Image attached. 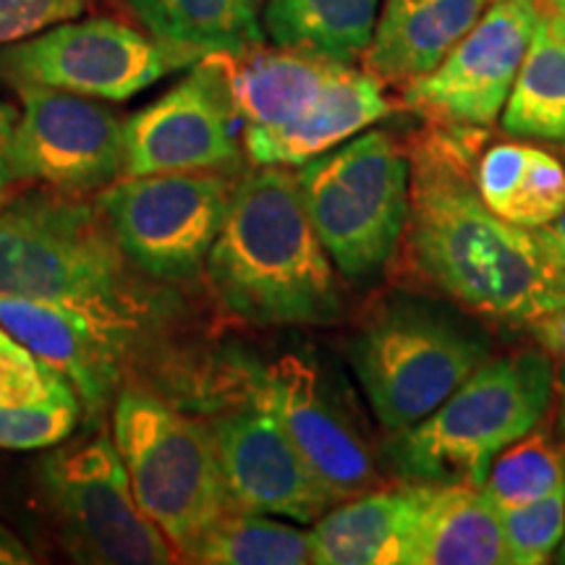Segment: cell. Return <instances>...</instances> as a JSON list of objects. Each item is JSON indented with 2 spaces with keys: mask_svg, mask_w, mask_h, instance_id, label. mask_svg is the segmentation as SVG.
Listing matches in <instances>:
<instances>
[{
  "mask_svg": "<svg viewBox=\"0 0 565 565\" xmlns=\"http://www.w3.org/2000/svg\"><path fill=\"white\" fill-rule=\"evenodd\" d=\"M217 458L236 511L282 515L315 524L338 505L322 479L296 448L282 424L252 401L210 422Z\"/></svg>",
  "mask_w": 565,
  "mask_h": 565,
  "instance_id": "15",
  "label": "cell"
},
{
  "mask_svg": "<svg viewBox=\"0 0 565 565\" xmlns=\"http://www.w3.org/2000/svg\"><path fill=\"white\" fill-rule=\"evenodd\" d=\"M42 503L71 561L92 565L175 563V550L134 498L113 433L55 445L38 466Z\"/></svg>",
  "mask_w": 565,
  "mask_h": 565,
  "instance_id": "8",
  "label": "cell"
},
{
  "mask_svg": "<svg viewBox=\"0 0 565 565\" xmlns=\"http://www.w3.org/2000/svg\"><path fill=\"white\" fill-rule=\"evenodd\" d=\"M202 58L189 47L141 34L124 21L87 19L63 21L30 40L13 42L0 55V68L17 84L124 103Z\"/></svg>",
  "mask_w": 565,
  "mask_h": 565,
  "instance_id": "10",
  "label": "cell"
},
{
  "mask_svg": "<svg viewBox=\"0 0 565 565\" xmlns=\"http://www.w3.org/2000/svg\"><path fill=\"white\" fill-rule=\"evenodd\" d=\"M416 482L343 500L312 524L317 565H406Z\"/></svg>",
  "mask_w": 565,
  "mask_h": 565,
  "instance_id": "21",
  "label": "cell"
},
{
  "mask_svg": "<svg viewBox=\"0 0 565 565\" xmlns=\"http://www.w3.org/2000/svg\"><path fill=\"white\" fill-rule=\"evenodd\" d=\"M547 6H553L555 11H563L565 13V0H547Z\"/></svg>",
  "mask_w": 565,
  "mask_h": 565,
  "instance_id": "38",
  "label": "cell"
},
{
  "mask_svg": "<svg viewBox=\"0 0 565 565\" xmlns=\"http://www.w3.org/2000/svg\"><path fill=\"white\" fill-rule=\"evenodd\" d=\"M152 38L200 55L244 53L263 45L259 0H126Z\"/></svg>",
  "mask_w": 565,
  "mask_h": 565,
  "instance_id": "25",
  "label": "cell"
},
{
  "mask_svg": "<svg viewBox=\"0 0 565 565\" xmlns=\"http://www.w3.org/2000/svg\"><path fill=\"white\" fill-rule=\"evenodd\" d=\"M21 116L6 150L13 181H38L68 194L103 192L126 173L124 124L92 97L17 84Z\"/></svg>",
  "mask_w": 565,
  "mask_h": 565,
  "instance_id": "11",
  "label": "cell"
},
{
  "mask_svg": "<svg viewBox=\"0 0 565 565\" xmlns=\"http://www.w3.org/2000/svg\"><path fill=\"white\" fill-rule=\"evenodd\" d=\"M511 137L565 147V13L553 6L536 13L526 55L503 108Z\"/></svg>",
  "mask_w": 565,
  "mask_h": 565,
  "instance_id": "23",
  "label": "cell"
},
{
  "mask_svg": "<svg viewBox=\"0 0 565 565\" xmlns=\"http://www.w3.org/2000/svg\"><path fill=\"white\" fill-rule=\"evenodd\" d=\"M221 63L225 87L238 121L246 129L288 124L312 105L343 63L322 55L257 45L244 53H212Z\"/></svg>",
  "mask_w": 565,
  "mask_h": 565,
  "instance_id": "20",
  "label": "cell"
},
{
  "mask_svg": "<svg viewBox=\"0 0 565 565\" xmlns=\"http://www.w3.org/2000/svg\"><path fill=\"white\" fill-rule=\"evenodd\" d=\"M66 377L40 362L0 324V406L45 401L66 387Z\"/></svg>",
  "mask_w": 565,
  "mask_h": 565,
  "instance_id": "30",
  "label": "cell"
},
{
  "mask_svg": "<svg viewBox=\"0 0 565 565\" xmlns=\"http://www.w3.org/2000/svg\"><path fill=\"white\" fill-rule=\"evenodd\" d=\"M526 330L555 364V385H565V301L553 312L526 322Z\"/></svg>",
  "mask_w": 565,
  "mask_h": 565,
  "instance_id": "32",
  "label": "cell"
},
{
  "mask_svg": "<svg viewBox=\"0 0 565 565\" xmlns=\"http://www.w3.org/2000/svg\"><path fill=\"white\" fill-rule=\"evenodd\" d=\"M113 440L139 508L183 561L221 515L236 511L207 422L126 385L113 401Z\"/></svg>",
  "mask_w": 565,
  "mask_h": 565,
  "instance_id": "6",
  "label": "cell"
},
{
  "mask_svg": "<svg viewBox=\"0 0 565 565\" xmlns=\"http://www.w3.org/2000/svg\"><path fill=\"white\" fill-rule=\"evenodd\" d=\"M565 479V445L553 433L534 427L532 433L500 450L482 490L500 511H511L545 498Z\"/></svg>",
  "mask_w": 565,
  "mask_h": 565,
  "instance_id": "27",
  "label": "cell"
},
{
  "mask_svg": "<svg viewBox=\"0 0 565 565\" xmlns=\"http://www.w3.org/2000/svg\"><path fill=\"white\" fill-rule=\"evenodd\" d=\"M511 3H540V0H511Z\"/></svg>",
  "mask_w": 565,
  "mask_h": 565,
  "instance_id": "39",
  "label": "cell"
},
{
  "mask_svg": "<svg viewBox=\"0 0 565 565\" xmlns=\"http://www.w3.org/2000/svg\"><path fill=\"white\" fill-rule=\"evenodd\" d=\"M393 113L385 84L343 63L330 76L320 97L288 124L273 129H246L244 150L254 166L299 168L320 158Z\"/></svg>",
  "mask_w": 565,
  "mask_h": 565,
  "instance_id": "17",
  "label": "cell"
},
{
  "mask_svg": "<svg viewBox=\"0 0 565 565\" xmlns=\"http://www.w3.org/2000/svg\"><path fill=\"white\" fill-rule=\"evenodd\" d=\"M0 294L129 324L137 312L126 257L97 204L51 186L0 204Z\"/></svg>",
  "mask_w": 565,
  "mask_h": 565,
  "instance_id": "4",
  "label": "cell"
},
{
  "mask_svg": "<svg viewBox=\"0 0 565 565\" xmlns=\"http://www.w3.org/2000/svg\"><path fill=\"white\" fill-rule=\"evenodd\" d=\"M534 233H536V238H540V244L547 249L550 257H553L555 263L565 270V207L553 223L545 225V228L534 231Z\"/></svg>",
  "mask_w": 565,
  "mask_h": 565,
  "instance_id": "33",
  "label": "cell"
},
{
  "mask_svg": "<svg viewBox=\"0 0 565 565\" xmlns=\"http://www.w3.org/2000/svg\"><path fill=\"white\" fill-rule=\"evenodd\" d=\"M475 181L487 207L521 228L540 231L565 207V162L521 141L479 152Z\"/></svg>",
  "mask_w": 565,
  "mask_h": 565,
  "instance_id": "22",
  "label": "cell"
},
{
  "mask_svg": "<svg viewBox=\"0 0 565 565\" xmlns=\"http://www.w3.org/2000/svg\"><path fill=\"white\" fill-rule=\"evenodd\" d=\"M383 0H267L263 30L278 47L338 63L362 61Z\"/></svg>",
  "mask_w": 565,
  "mask_h": 565,
  "instance_id": "24",
  "label": "cell"
},
{
  "mask_svg": "<svg viewBox=\"0 0 565 565\" xmlns=\"http://www.w3.org/2000/svg\"><path fill=\"white\" fill-rule=\"evenodd\" d=\"M82 401L74 387L45 401L19 406H0V448L42 450L68 440L82 419Z\"/></svg>",
  "mask_w": 565,
  "mask_h": 565,
  "instance_id": "28",
  "label": "cell"
},
{
  "mask_svg": "<svg viewBox=\"0 0 565 565\" xmlns=\"http://www.w3.org/2000/svg\"><path fill=\"white\" fill-rule=\"evenodd\" d=\"M204 273L217 301L259 328L330 324L343 315L335 265L288 168L254 166L233 183Z\"/></svg>",
  "mask_w": 565,
  "mask_h": 565,
  "instance_id": "2",
  "label": "cell"
},
{
  "mask_svg": "<svg viewBox=\"0 0 565 565\" xmlns=\"http://www.w3.org/2000/svg\"><path fill=\"white\" fill-rule=\"evenodd\" d=\"M406 565H511L500 508L477 484L416 482Z\"/></svg>",
  "mask_w": 565,
  "mask_h": 565,
  "instance_id": "19",
  "label": "cell"
},
{
  "mask_svg": "<svg viewBox=\"0 0 565 565\" xmlns=\"http://www.w3.org/2000/svg\"><path fill=\"white\" fill-rule=\"evenodd\" d=\"M555 398H557V429L565 435V385H555Z\"/></svg>",
  "mask_w": 565,
  "mask_h": 565,
  "instance_id": "36",
  "label": "cell"
},
{
  "mask_svg": "<svg viewBox=\"0 0 565 565\" xmlns=\"http://www.w3.org/2000/svg\"><path fill=\"white\" fill-rule=\"evenodd\" d=\"M3 196H6V194H3V189H0V204H3Z\"/></svg>",
  "mask_w": 565,
  "mask_h": 565,
  "instance_id": "40",
  "label": "cell"
},
{
  "mask_svg": "<svg viewBox=\"0 0 565 565\" xmlns=\"http://www.w3.org/2000/svg\"><path fill=\"white\" fill-rule=\"evenodd\" d=\"M87 0H0V45L24 42L34 34L79 19Z\"/></svg>",
  "mask_w": 565,
  "mask_h": 565,
  "instance_id": "31",
  "label": "cell"
},
{
  "mask_svg": "<svg viewBox=\"0 0 565 565\" xmlns=\"http://www.w3.org/2000/svg\"><path fill=\"white\" fill-rule=\"evenodd\" d=\"M186 561L202 565H307L315 563L312 534L265 513L228 511L196 540Z\"/></svg>",
  "mask_w": 565,
  "mask_h": 565,
  "instance_id": "26",
  "label": "cell"
},
{
  "mask_svg": "<svg viewBox=\"0 0 565 565\" xmlns=\"http://www.w3.org/2000/svg\"><path fill=\"white\" fill-rule=\"evenodd\" d=\"M233 121L221 63L204 55L160 100L124 121V175L228 171L242 154Z\"/></svg>",
  "mask_w": 565,
  "mask_h": 565,
  "instance_id": "14",
  "label": "cell"
},
{
  "mask_svg": "<svg viewBox=\"0 0 565 565\" xmlns=\"http://www.w3.org/2000/svg\"><path fill=\"white\" fill-rule=\"evenodd\" d=\"M490 0H383L362 68L404 89L429 74L484 17Z\"/></svg>",
  "mask_w": 565,
  "mask_h": 565,
  "instance_id": "18",
  "label": "cell"
},
{
  "mask_svg": "<svg viewBox=\"0 0 565 565\" xmlns=\"http://www.w3.org/2000/svg\"><path fill=\"white\" fill-rule=\"evenodd\" d=\"M500 515L511 565L550 563L565 536V479L545 498Z\"/></svg>",
  "mask_w": 565,
  "mask_h": 565,
  "instance_id": "29",
  "label": "cell"
},
{
  "mask_svg": "<svg viewBox=\"0 0 565 565\" xmlns=\"http://www.w3.org/2000/svg\"><path fill=\"white\" fill-rule=\"evenodd\" d=\"M0 324L40 362L63 374L92 416L113 406L124 380L129 322L66 303L0 294Z\"/></svg>",
  "mask_w": 565,
  "mask_h": 565,
  "instance_id": "16",
  "label": "cell"
},
{
  "mask_svg": "<svg viewBox=\"0 0 565 565\" xmlns=\"http://www.w3.org/2000/svg\"><path fill=\"white\" fill-rule=\"evenodd\" d=\"M294 175L335 270L351 282L383 273L406 238L412 212V162L401 141L366 129Z\"/></svg>",
  "mask_w": 565,
  "mask_h": 565,
  "instance_id": "5",
  "label": "cell"
},
{
  "mask_svg": "<svg viewBox=\"0 0 565 565\" xmlns=\"http://www.w3.org/2000/svg\"><path fill=\"white\" fill-rule=\"evenodd\" d=\"M233 183L223 171L124 175L97 196L118 249L158 280H192L223 228Z\"/></svg>",
  "mask_w": 565,
  "mask_h": 565,
  "instance_id": "9",
  "label": "cell"
},
{
  "mask_svg": "<svg viewBox=\"0 0 565 565\" xmlns=\"http://www.w3.org/2000/svg\"><path fill=\"white\" fill-rule=\"evenodd\" d=\"M479 131L429 124L408 145V254L466 312L526 324L565 301V270L534 231L487 207L475 181Z\"/></svg>",
  "mask_w": 565,
  "mask_h": 565,
  "instance_id": "1",
  "label": "cell"
},
{
  "mask_svg": "<svg viewBox=\"0 0 565 565\" xmlns=\"http://www.w3.org/2000/svg\"><path fill=\"white\" fill-rule=\"evenodd\" d=\"M252 401L282 424L335 503L383 490L364 429L312 359L286 353L267 364L257 374Z\"/></svg>",
  "mask_w": 565,
  "mask_h": 565,
  "instance_id": "12",
  "label": "cell"
},
{
  "mask_svg": "<svg viewBox=\"0 0 565 565\" xmlns=\"http://www.w3.org/2000/svg\"><path fill=\"white\" fill-rule=\"evenodd\" d=\"M555 404V364L542 349L490 356L433 414L391 435L385 458L406 482L482 487L500 450L540 427Z\"/></svg>",
  "mask_w": 565,
  "mask_h": 565,
  "instance_id": "3",
  "label": "cell"
},
{
  "mask_svg": "<svg viewBox=\"0 0 565 565\" xmlns=\"http://www.w3.org/2000/svg\"><path fill=\"white\" fill-rule=\"evenodd\" d=\"M553 561H555V563H561V565H565V536H563L561 547H557V553H555Z\"/></svg>",
  "mask_w": 565,
  "mask_h": 565,
  "instance_id": "37",
  "label": "cell"
},
{
  "mask_svg": "<svg viewBox=\"0 0 565 565\" xmlns=\"http://www.w3.org/2000/svg\"><path fill=\"white\" fill-rule=\"evenodd\" d=\"M34 555L19 542V536L0 524V565H30Z\"/></svg>",
  "mask_w": 565,
  "mask_h": 565,
  "instance_id": "34",
  "label": "cell"
},
{
  "mask_svg": "<svg viewBox=\"0 0 565 565\" xmlns=\"http://www.w3.org/2000/svg\"><path fill=\"white\" fill-rule=\"evenodd\" d=\"M492 356L490 338L433 301H387L351 338L349 359L372 414L404 433Z\"/></svg>",
  "mask_w": 565,
  "mask_h": 565,
  "instance_id": "7",
  "label": "cell"
},
{
  "mask_svg": "<svg viewBox=\"0 0 565 565\" xmlns=\"http://www.w3.org/2000/svg\"><path fill=\"white\" fill-rule=\"evenodd\" d=\"M536 3L492 0L484 17L429 74L401 89L404 108L429 124L487 129L503 116L536 24Z\"/></svg>",
  "mask_w": 565,
  "mask_h": 565,
  "instance_id": "13",
  "label": "cell"
},
{
  "mask_svg": "<svg viewBox=\"0 0 565 565\" xmlns=\"http://www.w3.org/2000/svg\"><path fill=\"white\" fill-rule=\"evenodd\" d=\"M13 124H17L13 110L6 108V105H0V189H3L6 181H9V171H6V150H9V137H11Z\"/></svg>",
  "mask_w": 565,
  "mask_h": 565,
  "instance_id": "35",
  "label": "cell"
}]
</instances>
